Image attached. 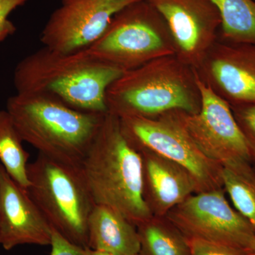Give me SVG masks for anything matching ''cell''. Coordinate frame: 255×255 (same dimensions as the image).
Here are the masks:
<instances>
[{
    "label": "cell",
    "instance_id": "cell-15",
    "mask_svg": "<svg viewBox=\"0 0 255 255\" xmlns=\"http://www.w3.org/2000/svg\"><path fill=\"white\" fill-rule=\"evenodd\" d=\"M88 249L117 255L140 253L137 227L117 210L95 204L87 223Z\"/></svg>",
    "mask_w": 255,
    "mask_h": 255
},
{
    "label": "cell",
    "instance_id": "cell-21",
    "mask_svg": "<svg viewBox=\"0 0 255 255\" xmlns=\"http://www.w3.org/2000/svg\"><path fill=\"white\" fill-rule=\"evenodd\" d=\"M191 255H248L243 248L199 239H188Z\"/></svg>",
    "mask_w": 255,
    "mask_h": 255
},
{
    "label": "cell",
    "instance_id": "cell-24",
    "mask_svg": "<svg viewBox=\"0 0 255 255\" xmlns=\"http://www.w3.org/2000/svg\"><path fill=\"white\" fill-rule=\"evenodd\" d=\"M245 250H246L247 255H255V237L253 238V241L250 243Z\"/></svg>",
    "mask_w": 255,
    "mask_h": 255
},
{
    "label": "cell",
    "instance_id": "cell-19",
    "mask_svg": "<svg viewBox=\"0 0 255 255\" xmlns=\"http://www.w3.org/2000/svg\"><path fill=\"white\" fill-rule=\"evenodd\" d=\"M7 111H0V164L15 182L27 189L29 153Z\"/></svg>",
    "mask_w": 255,
    "mask_h": 255
},
{
    "label": "cell",
    "instance_id": "cell-12",
    "mask_svg": "<svg viewBox=\"0 0 255 255\" xmlns=\"http://www.w3.org/2000/svg\"><path fill=\"white\" fill-rule=\"evenodd\" d=\"M231 106L255 105V45L218 40L195 70Z\"/></svg>",
    "mask_w": 255,
    "mask_h": 255
},
{
    "label": "cell",
    "instance_id": "cell-2",
    "mask_svg": "<svg viewBox=\"0 0 255 255\" xmlns=\"http://www.w3.org/2000/svg\"><path fill=\"white\" fill-rule=\"evenodd\" d=\"M80 169L95 204L113 208L136 227L152 217L142 194V156L119 117L105 114Z\"/></svg>",
    "mask_w": 255,
    "mask_h": 255
},
{
    "label": "cell",
    "instance_id": "cell-17",
    "mask_svg": "<svg viewBox=\"0 0 255 255\" xmlns=\"http://www.w3.org/2000/svg\"><path fill=\"white\" fill-rule=\"evenodd\" d=\"M221 15L219 40L255 45V0H211Z\"/></svg>",
    "mask_w": 255,
    "mask_h": 255
},
{
    "label": "cell",
    "instance_id": "cell-25",
    "mask_svg": "<svg viewBox=\"0 0 255 255\" xmlns=\"http://www.w3.org/2000/svg\"><path fill=\"white\" fill-rule=\"evenodd\" d=\"M87 252H88V255H117L114 254H110V253H103V252L92 251V250L88 249V248H87ZM134 255H140L137 254Z\"/></svg>",
    "mask_w": 255,
    "mask_h": 255
},
{
    "label": "cell",
    "instance_id": "cell-23",
    "mask_svg": "<svg viewBox=\"0 0 255 255\" xmlns=\"http://www.w3.org/2000/svg\"><path fill=\"white\" fill-rule=\"evenodd\" d=\"M50 255H88L87 248L73 244L52 228Z\"/></svg>",
    "mask_w": 255,
    "mask_h": 255
},
{
    "label": "cell",
    "instance_id": "cell-16",
    "mask_svg": "<svg viewBox=\"0 0 255 255\" xmlns=\"http://www.w3.org/2000/svg\"><path fill=\"white\" fill-rule=\"evenodd\" d=\"M140 255H191L189 241L166 216L137 226Z\"/></svg>",
    "mask_w": 255,
    "mask_h": 255
},
{
    "label": "cell",
    "instance_id": "cell-18",
    "mask_svg": "<svg viewBox=\"0 0 255 255\" xmlns=\"http://www.w3.org/2000/svg\"><path fill=\"white\" fill-rule=\"evenodd\" d=\"M223 189L235 209L250 223L255 233V165L248 161L223 166Z\"/></svg>",
    "mask_w": 255,
    "mask_h": 255
},
{
    "label": "cell",
    "instance_id": "cell-10",
    "mask_svg": "<svg viewBox=\"0 0 255 255\" xmlns=\"http://www.w3.org/2000/svg\"><path fill=\"white\" fill-rule=\"evenodd\" d=\"M136 0H62L42 31L43 47L62 53L86 49L97 41L111 20Z\"/></svg>",
    "mask_w": 255,
    "mask_h": 255
},
{
    "label": "cell",
    "instance_id": "cell-5",
    "mask_svg": "<svg viewBox=\"0 0 255 255\" xmlns=\"http://www.w3.org/2000/svg\"><path fill=\"white\" fill-rule=\"evenodd\" d=\"M27 177L28 194L51 228L88 248L87 223L95 204L80 167L38 153L28 164Z\"/></svg>",
    "mask_w": 255,
    "mask_h": 255
},
{
    "label": "cell",
    "instance_id": "cell-11",
    "mask_svg": "<svg viewBox=\"0 0 255 255\" xmlns=\"http://www.w3.org/2000/svg\"><path fill=\"white\" fill-rule=\"evenodd\" d=\"M163 16L175 55L197 70L219 38L221 15L211 0H147Z\"/></svg>",
    "mask_w": 255,
    "mask_h": 255
},
{
    "label": "cell",
    "instance_id": "cell-4",
    "mask_svg": "<svg viewBox=\"0 0 255 255\" xmlns=\"http://www.w3.org/2000/svg\"><path fill=\"white\" fill-rule=\"evenodd\" d=\"M6 111L23 142L38 153L80 167L105 114L87 113L42 94L10 97Z\"/></svg>",
    "mask_w": 255,
    "mask_h": 255
},
{
    "label": "cell",
    "instance_id": "cell-9",
    "mask_svg": "<svg viewBox=\"0 0 255 255\" xmlns=\"http://www.w3.org/2000/svg\"><path fill=\"white\" fill-rule=\"evenodd\" d=\"M166 217L187 239L246 249L255 237L250 223L228 202L223 188L193 194Z\"/></svg>",
    "mask_w": 255,
    "mask_h": 255
},
{
    "label": "cell",
    "instance_id": "cell-6",
    "mask_svg": "<svg viewBox=\"0 0 255 255\" xmlns=\"http://www.w3.org/2000/svg\"><path fill=\"white\" fill-rule=\"evenodd\" d=\"M85 50L92 58L124 73L175 55L165 20L147 0H136L124 6L114 15L103 34Z\"/></svg>",
    "mask_w": 255,
    "mask_h": 255
},
{
    "label": "cell",
    "instance_id": "cell-13",
    "mask_svg": "<svg viewBox=\"0 0 255 255\" xmlns=\"http://www.w3.org/2000/svg\"><path fill=\"white\" fill-rule=\"evenodd\" d=\"M52 228L27 189L0 164V246L5 251L23 245L50 246Z\"/></svg>",
    "mask_w": 255,
    "mask_h": 255
},
{
    "label": "cell",
    "instance_id": "cell-22",
    "mask_svg": "<svg viewBox=\"0 0 255 255\" xmlns=\"http://www.w3.org/2000/svg\"><path fill=\"white\" fill-rule=\"evenodd\" d=\"M28 0H0V42L14 34L16 26L9 19V15Z\"/></svg>",
    "mask_w": 255,
    "mask_h": 255
},
{
    "label": "cell",
    "instance_id": "cell-7",
    "mask_svg": "<svg viewBox=\"0 0 255 255\" xmlns=\"http://www.w3.org/2000/svg\"><path fill=\"white\" fill-rule=\"evenodd\" d=\"M122 131L137 150H148L187 169L198 193L223 189V166L206 157L170 112L153 119L119 118Z\"/></svg>",
    "mask_w": 255,
    "mask_h": 255
},
{
    "label": "cell",
    "instance_id": "cell-20",
    "mask_svg": "<svg viewBox=\"0 0 255 255\" xmlns=\"http://www.w3.org/2000/svg\"><path fill=\"white\" fill-rule=\"evenodd\" d=\"M231 107L249 147L252 163L255 165V105H233Z\"/></svg>",
    "mask_w": 255,
    "mask_h": 255
},
{
    "label": "cell",
    "instance_id": "cell-3",
    "mask_svg": "<svg viewBox=\"0 0 255 255\" xmlns=\"http://www.w3.org/2000/svg\"><path fill=\"white\" fill-rule=\"evenodd\" d=\"M106 104L119 118L153 119L174 111L199 113L201 97L195 70L173 55L124 72L107 89Z\"/></svg>",
    "mask_w": 255,
    "mask_h": 255
},
{
    "label": "cell",
    "instance_id": "cell-8",
    "mask_svg": "<svg viewBox=\"0 0 255 255\" xmlns=\"http://www.w3.org/2000/svg\"><path fill=\"white\" fill-rule=\"evenodd\" d=\"M196 75L201 92L200 111L197 114L174 111L170 112L172 117L199 150L223 167L241 161L252 162L249 147L231 105L203 82L196 72Z\"/></svg>",
    "mask_w": 255,
    "mask_h": 255
},
{
    "label": "cell",
    "instance_id": "cell-1",
    "mask_svg": "<svg viewBox=\"0 0 255 255\" xmlns=\"http://www.w3.org/2000/svg\"><path fill=\"white\" fill-rule=\"evenodd\" d=\"M123 73L85 50L62 53L43 47L17 64L14 84L16 93L51 96L80 112L105 114L107 89Z\"/></svg>",
    "mask_w": 255,
    "mask_h": 255
},
{
    "label": "cell",
    "instance_id": "cell-14",
    "mask_svg": "<svg viewBox=\"0 0 255 255\" xmlns=\"http://www.w3.org/2000/svg\"><path fill=\"white\" fill-rule=\"evenodd\" d=\"M137 151L142 159L143 199L152 216L164 217L198 193L195 179L187 169L152 151Z\"/></svg>",
    "mask_w": 255,
    "mask_h": 255
}]
</instances>
